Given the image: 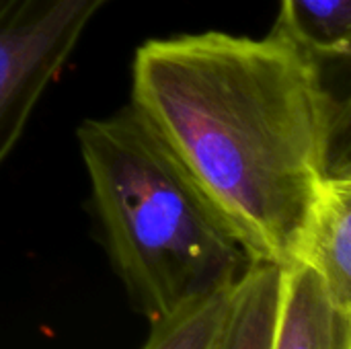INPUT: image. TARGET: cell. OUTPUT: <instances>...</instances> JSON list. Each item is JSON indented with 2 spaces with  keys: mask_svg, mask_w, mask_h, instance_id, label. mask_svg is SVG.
Instances as JSON below:
<instances>
[{
  "mask_svg": "<svg viewBox=\"0 0 351 349\" xmlns=\"http://www.w3.org/2000/svg\"><path fill=\"white\" fill-rule=\"evenodd\" d=\"M278 31L144 41L132 107L156 130L251 261L288 265L323 179L350 167V97Z\"/></svg>",
  "mask_w": 351,
  "mask_h": 349,
  "instance_id": "6da1fadb",
  "label": "cell"
},
{
  "mask_svg": "<svg viewBox=\"0 0 351 349\" xmlns=\"http://www.w3.org/2000/svg\"><path fill=\"white\" fill-rule=\"evenodd\" d=\"M282 292L284 267L251 261L232 286L230 311L218 349H274Z\"/></svg>",
  "mask_w": 351,
  "mask_h": 349,
  "instance_id": "8992f818",
  "label": "cell"
},
{
  "mask_svg": "<svg viewBox=\"0 0 351 349\" xmlns=\"http://www.w3.org/2000/svg\"><path fill=\"white\" fill-rule=\"evenodd\" d=\"M232 286L185 302L152 321L150 337L142 349H218L230 311Z\"/></svg>",
  "mask_w": 351,
  "mask_h": 349,
  "instance_id": "ba28073f",
  "label": "cell"
},
{
  "mask_svg": "<svg viewBox=\"0 0 351 349\" xmlns=\"http://www.w3.org/2000/svg\"><path fill=\"white\" fill-rule=\"evenodd\" d=\"M111 0H0V167L45 88Z\"/></svg>",
  "mask_w": 351,
  "mask_h": 349,
  "instance_id": "3957f363",
  "label": "cell"
},
{
  "mask_svg": "<svg viewBox=\"0 0 351 349\" xmlns=\"http://www.w3.org/2000/svg\"><path fill=\"white\" fill-rule=\"evenodd\" d=\"M78 144L109 261L150 323L232 286L249 267L243 245L132 105L84 119Z\"/></svg>",
  "mask_w": 351,
  "mask_h": 349,
  "instance_id": "7a4b0ae2",
  "label": "cell"
},
{
  "mask_svg": "<svg viewBox=\"0 0 351 349\" xmlns=\"http://www.w3.org/2000/svg\"><path fill=\"white\" fill-rule=\"evenodd\" d=\"M274 31L329 64H350L351 0H280Z\"/></svg>",
  "mask_w": 351,
  "mask_h": 349,
  "instance_id": "52a82bcc",
  "label": "cell"
},
{
  "mask_svg": "<svg viewBox=\"0 0 351 349\" xmlns=\"http://www.w3.org/2000/svg\"><path fill=\"white\" fill-rule=\"evenodd\" d=\"M294 261L315 269L335 306L351 315V165L319 185Z\"/></svg>",
  "mask_w": 351,
  "mask_h": 349,
  "instance_id": "277c9868",
  "label": "cell"
},
{
  "mask_svg": "<svg viewBox=\"0 0 351 349\" xmlns=\"http://www.w3.org/2000/svg\"><path fill=\"white\" fill-rule=\"evenodd\" d=\"M274 349H351V315L335 306L319 274L300 261L284 265Z\"/></svg>",
  "mask_w": 351,
  "mask_h": 349,
  "instance_id": "5b68a950",
  "label": "cell"
}]
</instances>
